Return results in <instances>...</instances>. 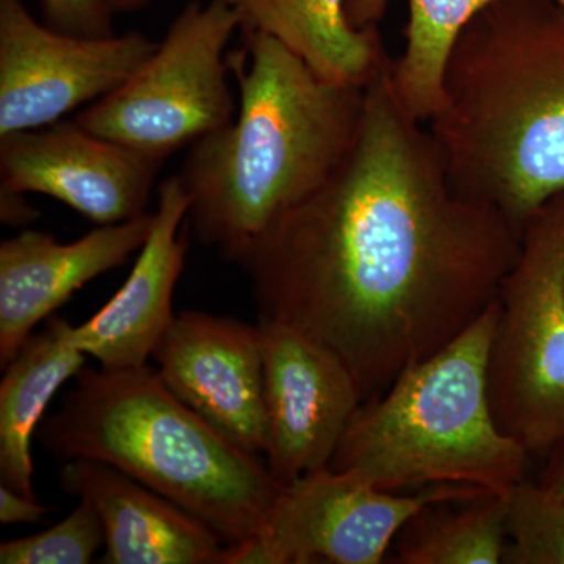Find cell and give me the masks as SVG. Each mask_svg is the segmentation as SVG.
Instances as JSON below:
<instances>
[{
	"instance_id": "cell-1",
	"label": "cell",
	"mask_w": 564,
	"mask_h": 564,
	"mask_svg": "<svg viewBox=\"0 0 564 564\" xmlns=\"http://www.w3.org/2000/svg\"><path fill=\"white\" fill-rule=\"evenodd\" d=\"M391 62L367 84L336 172L234 262L259 321L333 351L362 403L473 325L521 247L507 215L452 185L429 128L393 90Z\"/></svg>"
},
{
	"instance_id": "cell-2",
	"label": "cell",
	"mask_w": 564,
	"mask_h": 564,
	"mask_svg": "<svg viewBox=\"0 0 564 564\" xmlns=\"http://www.w3.org/2000/svg\"><path fill=\"white\" fill-rule=\"evenodd\" d=\"M228 52L239 88L232 121L196 141L177 174L187 228L226 261L322 187L361 129L366 87L318 76L280 41L243 32Z\"/></svg>"
},
{
	"instance_id": "cell-3",
	"label": "cell",
	"mask_w": 564,
	"mask_h": 564,
	"mask_svg": "<svg viewBox=\"0 0 564 564\" xmlns=\"http://www.w3.org/2000/svg\"><path fill=\"white\" fill-rule=\"evenodd\" d=\"M426 122L452 185L519 229L564 192V6L489 0L464 25Z\"/></svg>"
},
{
	"instance_id": "cell-4",
	"label": "cell",
	"mask_w": 564,
	"mask_h": 564,
	"mask_svg": "<svg viewBox=\"0 0 564 564\" xmlns=\"http://www.w3.org/2000/svg\"><path fill=\"white\" fill-rule=\"evenodd\" d=\"M40 441L63 462L107 464L210 527L226 545L258 533L284 485L181 402L154 367L84 369Z\"/></svg>"
},
{
	"instance_id": "cell-5",
	"label": "cell",
	"mask_w": 564,
	"mask_h": 564,
	"mask_svg": "<svg viewBox=\"0 0 564 564\" xmlns=\"http://www.w3.org/2000/svg\"><path fill=\"white\" fill-rule=\"evenodd\" d=\"M497 300L458 337L404 370L351 419L329 467L383 491L464 485L508 494L529 452L494 417L488 367Z\"/></svg>"
},
{
	"instance_id": "cell-6",
	"label": "cell",
	"mask_w": 564,
	"mask_h": 564,
	"mask_svg": "<svg viewBox=\"0 0 564 564\" xmlns=\"http://www.w3.org/2000/svg\"><path fill=\"white\" fill-rule=\"evenodd\" d=\"M489 399L497 425L529 455L564 445V192L527 220L497 293Z\"/></svg>"
},
{
	"instance_id": "cell-7",
	"label": "cell",
	"mask_w": 564,
	"mask_h": 564,
	"mask_svg": "<svg viewBox=\"0 0 564 564\" xmlns=\"http://www.w3.org/2000/svg\"><path fill=\"white\" fill-rule=\"evenodd\" d=\"M240 29L223 0L187 3L150 58L74 120L102 139L163 159L220 131L237 111L228 44Z\"/></svg>"
},
{
	"instance_id": "cell-8",
	"label": "cell",
	"mask_w": 564,
	"mask_h": 564,
	"mask_svg": "<svg viewBox=\"0 0 564 564\" xmlns=\"http://www.w3.org/2000/svg\"><path fill=\"white\" fill-rule=\"evenodd\" d=\"M481 492L491 491L440 485L406 496L325 467L284 485L258 533L226 545L220 564H380L426 505Z\"/></svg>"
},
{
	"instance_id": "cell-9",
	"label": "cell",
	"mask_w": 564,
	"mask_h": 564,
	"mask_svg": "<svg viewBox=\"0 0 564 564\" xmlns=\"http://www.w3.org/2000/svg\"><path fill=\"white\" fill-rule=\"evenodd\" d=\"M158 44L141 32L66 35L36 21L22 0H0V137L54 124L99 101Z\"/></svg>"
},
{
	"instance_id": "cell-10",
	"label": "cell",
	"mask_w": 564,
	"mask_h": 564,
	"mask_svg": "<svg viewBox=\"0 0 564 564\" xmlns=\"http://www.w3.org/2000/svg\"><path fill=\"white\" fill-rule=\"evenodd\" d=\"M267 444L263 459L281 485L325 469L362 404L344 362L284 323L259 321Z\"/></svg>"
},
{
	"instance_id": "cell-11",
	"label": "cell",
	"mask_w": 564,
	"mask_h": 564,
	"mask_svg": "<svg viewBox=\"0 0 564 564\" xmlns=\"http://www.w3.org/2000/svg\"><path fill=\"white\" fill-rule=\"evenodd\" d=\"M163 162L62 120L0 137V191L51 196L98 226L117 225L147 214Z\"/></svg>"
},
{
	"instance_id": "cell-12",
	"label": "cell",
	"mask_w": 564,
	"mask_h": 564,
	"mask_svg": "<svg viewBox=\"0 0 564 564\" xmlns=\"http://www.w3.org/2000/svg\"><path fill=\"white\" fill-rule=\"evenodd\" d=\"M155 372L226 440L252 455L267 444L259 325L185 311L174 315L152 352Z\"/></svg>"
},
{
	"instance_id": "cell-13",
	"label": "cell",
	"mask_w": 564,
	"mask_h": 564,
	"mask_svg": "<svg viewBox=\"0 0 564 564\" xmlns=\"http://www.w3.org/2000/svg\"><path fill=\"white\" fill-rule=\"evenodd\" d=\"M154 212L99 226L76 242L22 231L0 245V367L17 356L33 328L87 282L122 265L150 237Z\"/></svg>"
},
{
	"instance_id": "cell-14",
	"label": "cell",
	"mask_w": 564,
	"mask_h": 564,
	"mask_svg": "<svg viewBox=\"0 0 564 564\" xmlns=\"http://www.w3.org/2000/svg\"><path fill=\"white\" fill-rule=\"evenodd\" d=\"M188 195L180 176L159 185L158 209L132 272L99 313L73 326V339L107 370L147 366L172 325L173 293L187 254Z\"/></svg>"
},
{
	"instance_id": "cell-15",
	"label": "cell",
	"mask_w": 564,
	"mask_h": 564,
	"mask_svg": "<svg viewBox=\"0 0 564 564\" xmlns=\"http://www.w3.org/2000/svg\"><path fill=\"white\" fill-rule=\"evenodd\" d=\"M58 481L95 508L106 564H220L226 544L209 525L107 464L70 459Z\"/></svg>"
},
{
	"instance_id": "cell-16",
	"label": "cell",
	"mask_w": 564,
	"mask_h": 564,
	"mask_svg": "<svg viewBox=\"0 0 564 564\" xmlns=\"http://www.w3.org/2000/svg\"><path fill=\"white\" fill-rule=\"evenodd\" d=\"M243 32L263 33L299 55L318 76L366 87L391 61L378 25L355 28L347 0H223Z\"/></svg>"
},
{
	"instance_id": "cell-17",
	"label": "cell",
	"mask_w": 564,
	"mask_h": 564,
	"mask_svg": "<svg viewBox=\"0 0 564 564\" xmlns=\"http://www.w3.org/2000/svg\"><path fill=\"white\" fill-rule=\"evenodd\" d=\"M88 356L73 339V325L52 318L33 334L3 370L0 383V478L2 485L36 499L32 437L51 400L85 369Z\"/></svg>"
},
{
	"instance_id": "cell-18",
	"label": "cell",
	"mask_w": 564,
	"mask_h": 564,
	"mask_svg": "<svg viewBox=\"0 0 564 564\" xmlns=\"http://www.w3.org/2000/svg\"><path fill=\"white\" fill-rule=\"evenodd\" d=\"M389 0H347L355 28L383 20ZM489 0H408L404 50L392 58L391 79L404 110L426 124L443 104L445 66L464 25Z\"/></svg>"
},
{
	"instance_id": "cell-19",
	"label": "cell",
	"mask_w": 564,
	"mask_h": 564,
	"mask_svg": "<svg viewBox=\"0 0 564 564\" xmlns=\"http://www.w3.org/2000/svg\"><path fill=\"white\" fill-rule=\"evenodd\" d=\"M392 563L499 564L507 547V494L426 505L397 534Z\"/></svg>"
},
{
	"instance_id": "cell-20",
	"label": "cell",
	"mask_w": 564,
	"mask_h": 564,
	"mask_svg": "<svg viewBox=\"0 0 564 564\" xmlns=\"http://www.w3.org/2000/svg\"><path fill=\"white\" fill-rule=\"evenodd\" d=\"M503 563L564 564V499L525 478L507 494Z\"/></svg>"
},
{
	"instance_id": "cell-21",
	"label": "cell",
	"mask_w": 564,
	"mask_h": 564,
	"mask_svg": "<svg viewBox=\"0 0 564 564\" xmlns=\"http://www.w3.org/2000/svg\"><path fill=\"white\" fill-rule=\"evenodd\" d=\"M106 545L101 519L87 500L58 524L0 544L2 564H87Z\"/></svg>"
},
{
	"instance_id": "cell-22",
	"label": "cell",
	"mask_w": 564,
	"mask_h": 564,
	"mask_svg": "<svg viewBox=\"0 0 564 564\" xmlns=\"http://www.w3.org/2000/svg\"><path fill=\"white\" fill-rule=\"evenodd\" d=\"M43 22L54 31L85 39L117 35L110 0H40Z\"/></svg>"
},
{
	"instance_id": "cell-23",
	"label": "cell",
	"mask_w": 564,
	"mask_h": 564,
	"mask_svg": "<svg viewBox=\"0 0 564 564\" xmlns=\"http://www.w3.org/2000/svg\"><path fill=\"white\" fill-rule=\"evenodd\" d=\"M47 511H51V508L36 502L33 497L0 485V522L2 524H36Z\"/></svg>"
},
{
	"instance_id": "cell-24",
	"label": "cell",
	"mask_w": 564,
	"mask_h": 564,
	"mask_svg": "<svg viewBox=\"0 0 564 564\" xmlns=\"http://www.w3.org/2000/svg\"><path fill=\"white\" fill-rule=\"evenodd\" d=\"M22 196V193L0 191V217L7 225H28L35 218V212Z\"/></svg>"
},
{
	"instance_id": "cell-25",
	"label": "cell",
	"mask_w": 564,
	"mask_h": 564,
	"mask_svg": "<svg viewBox=\"0 0 564 564\" xmlns=\"http://www.w3.org/2000/svg\"><path fill=\"white\" fill-rule=\"evenodd\" d=\"M541 485L560 499H564V452L549 466Z\"/></svg>"
},
{
	"instance_id": "cell-26",
	"label": "cell",
	"mask_w": 564,
	"mask_h": 564,
	"mask_svg": "<svg viewBox=\"0 0 564 564\" xmlns=\"http://www.w3.org/2000/svg\"><path fill=\"white\" fill-rule=\"evenodd\" d=\"M150 0H110L115 13L118 11H133L139 10L141 7L147 6Z\"/></svg>"
},
{
	"instance_id": "cell-27",
	"label": "cell",
	"mask_w": 564,
	"mask_h": 564,
	"mask_svg": "<svg viewBox=\"0 0 564 564\" xmlns=\"http://www.w3.org/2000/svg\"><path fill=\"white\" fill-rule=\"evenodd\" d=\"M556 2H560L562 6H564V0H556Z\"/></svg>"
}]
</instances>
